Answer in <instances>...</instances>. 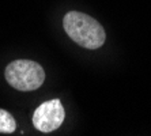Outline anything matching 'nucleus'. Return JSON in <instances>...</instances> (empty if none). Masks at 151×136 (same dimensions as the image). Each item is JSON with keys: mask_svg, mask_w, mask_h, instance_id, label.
Masks as SVG:
<instances>
[{"mask_svg": "<svg viewBox=\"0 0 151 136\" xmlns=\"http://www.w3.org/2000/svg\"><path fill=\"white\" fill-rule=\"evenodd\" d=\"M63 26L70 38L86 49L101 48L106 40L102 24L90 15L79 11L67 12L63 19Z\"/></svg>", "mask_w": 151, "mask_h": 136, "instance_id": "f257e3e1", "label": "nucleus"}, {"mask_svg": "<svg viewBox=\"0 0 151 136\" xmlns=\"http://www.w3.org/2000/svg\"><path fill=\"white\" fill-rule=\"evenodd\" d=\"M6 80L10 86L21 91H33L44 83L45 72L38 63L33 60H15L6 68Z\"/></svg>", "mask_w": 151, "mask_h": 136, "instance_id": "f03ea898", "label": "nucleus"}, {"mask_svg": "<svg viewBox=\"0 0 151 136\" xmlns=\"http://www.w3.org/2000/svg\"><path fill=\"white\" fill-rule=\"evenodd\" d=\"M65 110L59 99H50L41 104L33 113V124L44 133L52 132L63 124Z\"/></svg>", "mask_w": 151, "mask_h": 136, "instance_id": "7ed1b4c3", "label": "nucleus"}, {"mask_svg": "<svg viewBox=\"0 0 151 136\" xmlns=\"http://www.w3.org/2000/svg\"><path fill=\"white\" fill-rule=\"evenodd\" d=\"M15 128H17V122L11 113L0 109V133H12Z\"/></svg>", "mask_w": 151, "mask_h": 136, "instance_id": "20e7f679", "label": "nucleus"}]
</instances>
